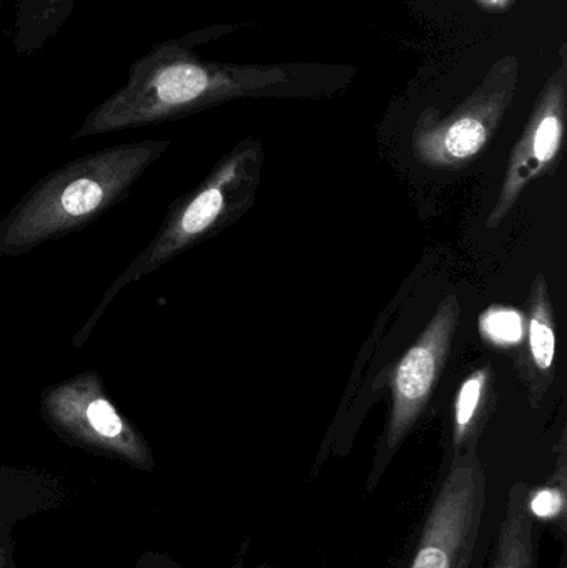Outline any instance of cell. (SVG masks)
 I'll return each mask as SVG.
<instances>
[{"mask_svg":"<svg viewBox=\"0 0 567 568\" xmlns=\"http://www.w3.org/2000/svg\"><path fill=\"white\" fill-rule=\"evenodd\" d=\"M79 0H19L12 26L13 52L32 57L65 26Z\"/></svg>","mask_w":567,"mask_h":568,"instance_id":"ba28073f","label":"cell"},{"mask_svg":"<svg viewBox=\"0 0 567 568\" xmlns=\"http://www.w3.org/2000/svg\"><path fill=\"white\" fill-rule=\"evenodd\" d=\"M169 146L162 139L122 143L53 170L0 220V256L19 258L92 225L132 193Z\"/></svg>","mask_w":567,"mask_h":568,"instance_id":"6da1fadb","label":"cell"},{"mask_svg":"<svg viewBox=\"0 0 567 568\" xmlns=\"http://www.w3.org/2000/svg\"><path fill=\"white\" fill-rule=\"evenodd\" d=\"M260 179L262 155L252 145H243L226 155L196 189L175 200L149 245L110 284L89 320L73 334L72 346H85L110 304L129 284L159 272L176 256L239 222L255 202Z\"/></svg>","mask_w":567,"mask_h":568,"instance_id":"7a4b0ae2","label":"cell"},{"mask_svg":"<svg viewBox=\"0 0 567 568\" xmlns=\"http://www.w3.org/2000/svg\"><path fill=\"white\" fill-rule=\"evenodd\" d=\"M482 333L496 346L509 347L518 344L525 333L522 314L508 307H489L483 314Z\"/></svg>","mask_w":567,"mask_h":568,"instance_id":"8fae6325","label":"cell"},{"mask_svg":"<svg viewBox=\"0 0 567 568\" xmlns=\"http://www.w3.org/2000/svg\"><path fill=\"white\" fill-rule=\"evenodd\" d=\"M526 344L519 357V371L528 387L529 403L538 407L555 377L558 331L545 275L538 273L531 284L526 320Z\"/></svg>","mask_w":567,"mask_h":568,"instance_id":"8992f818","label":"cell"},{"mask_svg":"<svg viewBox=\"0 0 567 568\" xmlns=\"http://www.w3.org/2000/svg\"><path fill=\"white\" fill-rule=\"evenodd\" d=\"M492 367L476 369L466 377L459 387L455 400V420H453L452 457L463 453L472 444H478L479 423L488 403Z\"/></svg>","mask_w":567,"mask_h":568,"instance_id":"9c48e42d","label":"cell"},{"mask_svg":"<svg viewBox=\"0 0 567 568\" xmlns=\"http://www.w3.org/2000/svg\"><path fill=\"white\" fill-rule=\"evenodd\" d=\"M488 476L478 444L449 459L402 568H482Z\"/></svg>","mask_w":567,"mask_h":568,"instance_id":"3957f363","label":"cell"},{"mask_svg":"<svg viewBox=\"0 0 567 568\" xmlns=\"http://www.w3.org/2000/svg\"><path fill=\"white\" fill-rule=\"evenodd\" d=\"M535 520L528 486L516 483L509 489L489 568H536Z\"/></svg>","mask_w":567,"mask_h":568,"instance_id":"52a82bcc","label":"cell"},{"mask_svg":"<svg viewBox=\"0 0 567 568\" xmlns=\"http://www.w3.org/2000/svg\"><path fill=\"white\" fill-rule=\"evenodd\" d=\"M0 2H2V0H0Z\"/></svg>","mask_w":567,"mask_h":568,"instance_id":"4fadbf2b","label":"cell"},{"mask_svg":"<svg viewBox=\"0 0 567 568\" xmlns=\"http://www.w3.org/2000/svg\"><path fill=\"white\" fill-rule=\"evenodd\" d=\"M40 410L57 430L87 443L115 449L125 456L143 453L139 434L110 399L102 376L83 371L47 386L40 394Z\"/></svg>","mask_w":567,"mask_h":568,"instance_id":"5b68a950","label":"cell"},{"mask_svg":"<svg viewBox=\"0 0 567 568\" xmlns=\"http://www.w3.org/2000/svg\"><path fill=\"white\" fill-rule=\"evenodd\" d=\"M529 509L538 519L551 520L558 527L559 542L566 546V444L561 440L556 476L541 489L529 490Z\"/></svg>","mask_w":567,"mask_h":568,"instance_id":"30bf717a","label":"cell"},{"mask_svg":"<svg viewBox=\"0 0 567 568\" xmlns=\"http://www.w3.org/2000/svg\"><path fill=\"white\" fill-rule=\"evenodd\" d=\"M243 560H245V554H242V556H240L239 566H236V568H243ZM256 568H276V567L266 566V564H263V566H259Z\"/></svg>","mask_w":567,"mask_h":568,"instance_id":"7c38bea8","label":"cell"},{"mask_svg":"<svg viewBox=\"0 0 567 568\" xmlns=\"http://www.w3.org/2000/svg\"><path fill=\"white\" fill-rule=\"evenodd\" d=\"M462 317V304L455 294L443 297L435 316L426 324L405 356L398 361L392 376V414L383 436L366 489L372 493L385 474L393 454L412 433L425 413L446 361Z\"/></svg>","mask_w":567,"mask_h":568,"instance_id":"277c9868","label":"cell"}]
</instances>
